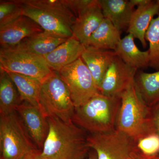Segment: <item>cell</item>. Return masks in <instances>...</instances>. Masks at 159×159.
<instances>
[{
	"label": "cell",
	"instance_id": "3957f363",
	"mask_svg": "<svg viewBox=\"0 0 159 159\" xmlns=\"http://www.w3.org/2000/svg\"><path fill=\"white\" fill-rule=\"evenodd\" d=\"M23 15L34 20L44 31L67 38L73 36L71 27L76 16L62 0H18Z\"/></svg>",
	"mask_w": 159,
	"mask_h": 159
},
{
	"label": "cell",
	"instance_id": "6da1fadb",
	"mask_svg": "<svg viewBox=\"0 0 159 159\" xmlns=\"http://www.w3.org/2000/svg\"><path fill=\"white\" fill-rule=\"evenodd\" d=\"M49 131L41 151L48 159H84L90 149L88 134L73 122L48 118Z\"/></svg>",
	"mask_w": 159,
	"mask_h": 159
},
{
	"label": "cell",
	"instance_id": "7402d4cb",
	"mask_svg": "<svg viewBox=\"0 0 159 159\" xmlns=\"http://www.w3.org/2000/svg\"><path fill=\"white\" fill-rule=\"evenodd\" d=\"M135 83L146 104L152 107L159 102V70L152 73H137Z\"/></svg>",
	"mask_w": 159,
	"mask_h": 159
},
{
	"label": "cell",
	"instance_id": "5bb4252c",
	"mask_svg": "<svg viewBox=\"0 0 159 159\" xmlns=\"http://www.w3.org/2000/svg\"><path fill=\"white\" fill-rule=\"evenodd\" d=\"M85 47L74 36L43 57L52 71L59 72L81 57Z\"/></svg>",
	"mask_w": 159,
	"mask_h": 159
},
{
	"label": "cell",
	"instance_id": "484cf974",
	"mask_svg": "<svg viewBox=\"0 0 159 159\" xmlns=\"http://www.w3.org/2000/svg\"><path fill=\"white\" fill-rule=\"evenodd\" d=\"M136 149L142 155L146 157L159 154V136L149 134L134 141Z\"/></svg>",
	"mask_w": 159,
	"mask_h": 159
},
{
	"label": "cell",
	"instance_id": "7a4b0ae2",
	"mask_svg": "<svg viewBox=\"0 0 159 159\" xmlns=\"http://www.w3.org/2000/svg\"><path fill=\"white\" fill-rule=\"evenodd\" d=\"M121 102V97H107L99 93L75 108L72 122L89 134L113 130Z\"/></svg>",
	"mask_w": 159,
	"mask_h": 159
},
{
	"label": "cell",
	"instance_id": "83f0119b",
	"mask_svg": "<svg viewBox=\"0 0 159 159\" xmlns=\"http://www.w3.org/2000/svg\"><path fill=\"white\" fill-rule=\"evenodd\" d=\"M149 125L151 134L159 136V102L150 107Z\"/></svg>",
	"mask_w": 159,
	"mask_h": 159
},
{
	"label": "cell",
	"instance_id": "cb8c5ba5",
	"mask_svg": "<svg viewBox=\"0 0 159 159\" xmlns=\"http://www.w3.org/2000/svg\"><path fill=\"white\" fill-rule=\"evenodd\" d=\"M145 39L149 43V66L159 70V15L153 19L146 32Z\"/></svg>",
	"mask_w": 159,
	"mask_h": 159
},
{
	"label": "cell",
	"instance_id": "ffe728a7",
	"mask_svg": "<svg viewBox=\"0 0 159 159\" xmlns=\"http://www.w3.org/2000/svg\"><path fill=\"white\" fill-rule=\"evenodd\" d=\"M121 39L120 31L109 20L104 18L89 39L86 47L115 51Z\"/></svg>",
	"mask_w": 159,
	"mask_h": 159
},
{
	"label": "cell",
	"instance_id": "52a82bcc",
	"mask_svg": "<svg viewBox=\"0 0 159 159\" xmlns=\"http://www.w3.org/2000/svg\"><path fill=\"white\" fill-rule=\"evenodd\" d=\"M0 69L8 73L23 74L41 82L52 71L43 57L33 54L19 43L0 49Z\"/></svg>",
	"mask_w": 159,
	"mask_h": 159
},
{
	"label": "cell",
	"instance_id": "2e32d148",
	"mask_svg": "<svg viewBox=\"0 0 159 159\" xmlns=\"http://www.w3.org/2000/svg\"><path fill=\"white\" fill-rule=\"evenodd\" d=\"M116 55L115 51L85 47L81 58L92 74L98 89L110 65Z\"/></svg>",
	"mask_w": 159,
	"mask_h": 159
},
{
	"label": "cell",
	"instance_id": "1f68e13d",
	"mask_svg": "<svg viewBox=\"0 0 159 159\" xmlns=\"http://www.w3.org/2000/svg\"><path fill=\"white\" fill-rule=\"evenodd\" d=\"M93 151L92 152H89L88 157L84 159H97V154H96V152L93 150Z\"/></svg>",
	"mask_w": 159,
	"mask_h": 159
},
{
	"label": "cell",
	"instance_id": "4fadbf2b",
	"mask_svg": "<svg viewBox=\"0 0 159 159\" xmlns=\"http://www.w3.org/2000/svg\"><path fill=\"white\" fill-rule=\"evenodd\" d=\"M104 17L98 0L76 17L71 27L73 36L85 47Z\"/></svg>",
	"mask_w": 159,
	"mask_h": 159
},
{
	"label": "cell",
	"instance_id": "277c9868",
	"mask_svg": "<svg viewBox=\"0 0 159 159\" xmlns=\"http://www.w3.org/2000/svg\"><path fill=\"white\" fill-rule=\"evenodd\" d=\"M121 102L116 129L136 141L151 134L149 125L150 107L142 99L135 83L121 95Z\"/></svg>",
	"mask_w": 159,
	"mask_h": 159
},
{
	"label": "cell",
	"instance_id": "7c38bea8",
	"mask_svg": "<svg viewBox=\"0 0 159 159\" xmlns=\"http://www.w3.org/2000/svg\"><path fill=\"white\" fill-rule=\"evenodd\" d=\"M43 31L34 20L22 15L14 21L0 28L1 48L17 45L26 38Z\"/></svg>",
	"mask_w": 159,
	"mask_h": 159
},
{
	"label": "cell",
	"instance_id": "8fae6325",
	"mask_svg": "<svg viewBox=\"0 0 159 159\" xmlns=\"http://www.w3.org/2000/svg\"><path fill=\"white\" fill-rule=\"evenodd\" d=\"M16 111L34 145L42 151L48 134V118L39 108L27 102H22L16 109Z\"/></svg>",
	"mask_w": 159,
	"mask_h": 159
},
{
	"label": "cell",
	"instance_id": "ba28073f",
	"mask_svg": "<svg viewBox=\"0 0 159 159\" xmlns=\"http://www.w3.org/2000/svg\"><path fill=\"white\" fill-rule=\"evenodd\" d=\"M57 72L68 89L75 108L83 105L100 93L81 57Z\"/></svg>",
	"mask_w": 159,
	"mask_h": 159
},
{
	"label": "cell",
	"instance_id": "e0dca14e",
	"mask_svg": "<svg viewBox=\"0 0 159 159\" xmlns=\"http://www.w3.org/2000/svg\"><path fill=\"white\" fill-rule=\"evenodd\" d=\"M104 18L119 31L128 29L134 7L127 0H98Z\"/></svg>",
	"mask_w": 159,
	"mask_h": 159
},
{
	"label": "cell",
	"instance_id": "d6a6232c",
	"mask_svg": "<svg viewBox=\"0 0 159 159\" xmlns=\"http://www.w3.org/2000/svg\"><path fill=\"white\" fill-rule=\"evenodd\" d=\"M144 157L146 158V159H159V154L155 156L151 157H146L145 156Z\"/></svg>",
	"mask_w": 159,
	"mask_h": 159
},
{
	"label": "cell",
	"instance_id": "4dcf8cb0",
	"mask_svg": "<svg viewBox=\"0 0 159 159\" xmlns=\"http://www.w3.org/2000/svg\"><path fill=\"white\" fill-rule=\"evenodd\" d=\"M130 159H146L144 156L142 155L141 153H139L135 149V151L134 152L132 155Z\"/></svg>",
	"mask_w": 159,
	"mask_h": 159
},
{
	"label": "cell",
	"instance_id": "9a60e30c",
	"mask_svg": "<svg viewBox=\"0 0 159 159\" xmlns=\"http://www.w3.org/2000/svg\"><path fill=\"white\" fill-rule=\"evenodd\" d=\"M159 15V4L157 1H151L147 4L138 6L132 15L127 32L138 39L143 48H146L145 35L152 21Z\"/></svg>",
	"mask_w": 159,
	"mask_h": 159
},
{
	"label": "cell",
	"instance_id": "8992f818",
	"mask_svg": "<svg viewBox=\"0 0 159 159\" xmlns=\"http://www.w3.org/2000/svg\"><path fill=\"white\" fill-rule=\"evenodd\" d=\"M0 115L1 159H23L39 149L16 111Z\"/></svg>",
	"mask_w": 159,
	"mask_h": 159
},
{
	"label": "cell",
	"instance_id": "30bf717a",
	"mask_svg": "<svg viewBox=\"0 0 159 159\" xmlns=\"http://www.w3.org/2000/svg\"><path fill=\"white\" fill-rule=\"evenodd\" d=\"M137 73L136 69L125 64L116 55L100 83L99 93L107 97H121L135 82Z\"/></svg>",
	"mask_w": 159,
	"mask_h": 159
},
{
	"label": "cell",
	"instance_id": "ac0fdd59",
	"mask_svg": "<svg viewBox=\"0 0 159 159\" xmlns=\"http://www.w3.org/2000/svg\"><path fill=\"white\" fill-rule=\"evenodd\" d=\"M68 39L44 30L26 38L20 44L31 53L43 57Z\"/></svg>",
	"mask_w": 159,
	"mask_h": 159
},
{
	"label": "cell",
	"instance_id": "44dd1931",
	"mask_svg": "<svg viewBox=\"0 0 159 159\" xmlns=\"http://www.w3.org/2000/svg\"><path fill=\"white\" fill-rule=\"evenodd\" d=\"M21 103L19 93L9 74L0 69V115L13 112Z\"/></svg>",
	"mask_w": 159,
	"mask_h": 159
},
{
	"label": "cell",
	"instance_id": "603a6c76",
	"mask_svg": "<svg viewBox=\"0 0 159 159\" xmlns=\"http://www.w3.org/2000/svg\"><path fill=\"white\" fill-rule=\"evenodd\" d=\"M8 73L17 89L22 102H27L39 108V99L41 82L23 74Z\"/></svg>",
	"mask_w": 159,
	"mask_h": 159
},
{
	"label": "cell",
	"instance_id": "d6986e66",
	"mask_svg": "<svg viewBox=\"0 0 159 159\" xmlns=\"http://www.w3.org/2000/svg\"><path fill=\"white\" fill-rule=\"evenodd\" d=\"M133 35L128 34L121 39L115 51L117 56L126 64L136 69L145 68L149 66L148 50L140 51L135 43Z\"/></svg>",
	"mask_w": 159,
	"mask_h": 159
},
{
	"label": "cell",
	"instance_id": "f546056e",
	"mask_svg": "<svg viewBox=\"0 0 159 159\" xmlns=\"http://www.w3.org/2000/svg\"><path fill=\"white\" fill-rule=\"evenodd\" d=\"M150 1V0H130V2L134 7L135 6L138 7V6L147 4Z\"/></svg>",
	"mask_w": 159,
	"mask_h": 159
},
{
	"label": "cell",
	"instance_id": "5b68a950",
	"mask_svg": "<svg viewBox=\"0 0 159 159\" xmlns=\"http://www.w3.org/2000/svg\"><path fill=\"white\" fill-rule=\"evenodd\" d=\"M39 102L46 118L72 122L75 107L68 89L57 71H52L42 81Z\"/></svg>",
	"mask_w": 159,
	"mask_h": 159
},
{
	"label": "cell",
	"instance_id": "d4e9b609",
	"mask_svg": "<svg viewBox=\"0 0 159 159\" xmlns=\"http://www.w3.org/2000/svg\"><path fill=\"white\" fill-rule=\"evenodd\" d=\"M23 15L18 0L0 1V28L14 21Z\"/></svg>",
	"mask_w": 159,
	"mask_h": 159
},
{
	"label": "cell",
	"instance_id": "f1b7e54d",
	"mask_svg": "<svg viewBox=\"0 0 159 159\" xmlns=\"http://www.w3.org/2000/svg\"><path fill=\"white\" fill-rule=\"evenodd\" d=\"M23 159H48L42 155L41 150L39 149L33 151L27 154Z\"/></svg>",
	"mask_w": 159,
	"mask_h": 159
},
{
	"label": "cell",
	"instance_id": "9c48e42d",
	"mask_svg": "<svg viewBox=\"0 0 159 159\" xmlns=\"http://www.w3.org/2000/svg\"><path fill=\"white\" fill-rule=\"evenodd\" d=\"M88 142L90 149L96 152L97 159H130L136 149L133 139L116 129L88 134Z\"/></svg>",
	"mask_w": 159,
	"mask_h": 159
},
{
	"label": "cell",
	"instance_id": "836d02e7",
	"mask_svg": "<svg viewBox=\"0 0 159 159\" xmlns=\"http://www.w3.org/2000/svg\"><path fill=\"white\" fill-rule=\"evenodd\" d=\"M157 2L158 3V4H159V0H157Z\"/></svg>",
	"mask_w": 159,
	"mask_h": 159
},
{
	"label": "cell",
	"instance_id": "4316f807",
	"mask_svg": "<svg viewBox=\"0 0 159 159\" xmlns=\"http://www.w3.org/2000/svg\"><path fill=\"white\" fill-rule=\"evenodd\" d=\"M62 1L76 17L80 12L93 5L96 0H62Z\"/></svg>",
	"mask_w": 159,
	"mask_h": 159
}]
</instances>
